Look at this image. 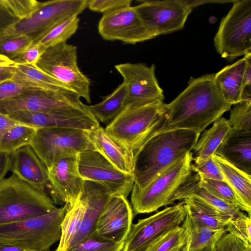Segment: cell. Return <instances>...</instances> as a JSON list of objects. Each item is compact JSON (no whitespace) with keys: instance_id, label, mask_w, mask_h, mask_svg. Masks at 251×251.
Returning <instances> with one entry per match:
<instances>
[{"instance_id":"obj_1","label":"cell","mask_w":251,"mask_h":251,"mask_svg":"<svg viewBox=\"0 0 251 251\" xmlns=\"http://www.w3.org/2000/svg\"><path fill=\"white\" fill-rule=\"evenodd\" d=\"M215 74L191 78L186 88L165 104V122L158 131L189 129L201 133L230 110L215 81Z\"/></svg>"},{"instance_id":"obj_2","label":"cell","mask_w":251,"mask_h":251,"mask_svg":"<svg viewBox=\"0 0 251 251\" xmlns=\"http://www.w3.org/2000/svg\"><path fill=\"white\" fill-rule=\"evenodd\" d=\"M200 133L189 129L157 131L133 153V187L143 189L192 151Z\"/></svg>"},{"instance_id":"obj_3","label":"cell","mask_w":251,"mask_h":251,"mask_svg":"<svg viewBox=\"0 0 251 251\" xmlns=\"http://www.w3.org/2000/svg\"><path fill=\"white\" fill-rule=\"evenodd\" d=\"M165 111L163 101L143 105H126L104 130L112 140L133 155L162 126Z\"/></svg>"},{"instance_id":"obj_4","label":"cell","mask_w":251,"mask_h":251,"mask_svg":"<svg viewBox=\"0 0 251 251\" xmlns=\"http://www.w3.org/2000/svg\"><path fill=\"white\" fill-rule=\"evenodd\" d=\"M67 204L47 214L0 224V245H11L35 251H49L59 241Z\"/></svg>"},{"instance_id":"obj_5","label":"cell","mask_w":251,"mask_h":251,"mask_svg":"<svg viewBox=\"0 0 251 251\" xmlns=\"http://www.w3.org/2000/svg\"><path fill=\"white\" fill-rule=\"evenodd\" d=\"M57 208L45 191L34 188L14 174L0 182V224L43 215Z\"/></svg>"},{"instance_id":"obj_6","label":"cell","mask_w":251,"mask_h":251,"mask_svg":"<svg viewBox=\"0 0 251 251\" xmlns=\"http://www.w3.org/2000/svg\"><path fill=\"white\" fill-rule=\"evenodd\" d=\"M192 152L187 153L143 189L133 187L131 201L133 216L150 213L172 204L175 194L193 172Z\"/></svg>"},{"instance_id":"obj_7","label":"cell","mask_w":251,"mask_h":251,"mask_svg":"<svg viewBox=\"0 0 251 251\" xmlns=\"http://www.w3.org/2000/svg\"><path fill=\"white\" fill-rule=\"evenodd\" d=\"M88 0H53L42 2L30 17L13 21L0 30V41L27 36L33 42L66 18L78 15L87 7Z\"/></svg>"},{"instance_id":"obj_8","label":"cell","mask_w":251,"mask_h":251,"mask_svg":"<svg viewBox=\"0 0 251 251\" xmlns=\"http://www.w3.org/2000/svg\"><path fill=\"white\" fill-rule=\"evenodd\" d=\"M217 52L229 61L251 53V0H236L222 19L214 39Z\"/></svg>"},{"instance_id":"obj_9","label":"cell","mask_w":251,"mask_h":251,"mask_svg":"<svg viewBox=\"0 0 251 251\" xmlns=\"http://www.w3.org/2000/svg\"><path fill=\"white\" fill-rule=\"evenodd\" d=\"M36 66L90 102L91 81L78 68L75 46L63 42L47 49Z\"/></svg>"},{"instance_id":"obj_10","label":"cell","mask_w":251,"mask_h":251,"mask_svg":"<svg viewBox=\"0 0 251 251\" xmlns=\"http://www.w3.org/2000/svg\"><path fill=\"white\" fill-rule=\"evenodd\" d=\"M82 130L64 128H37L30 144L47 169L65 157L94 150Z\"/></svg>"},{"instance_id":"obj_11","label":"cell","mask_w":251,"mask_h":251,"mask_svg":"<svg viewBox=\"0 0 251 251\" xmlns=\"http://www.w3.org/2000/svg\"><path fill=\"white\" fill-rule=\"evenodd\" d=\"M74 91L37 89L0 101V113L9 115L20 111L59 113L89 111Z\"/></svg>"},{"instance_id":"obj_12","label":"cell","mask_w":251,"mask_h":251,"mask_svg":"<svg viewBox=\"0 0 251 251\" xmlns=\"http://www.w3.org/2000/svg\"><path fill=\"white\" fill-rule=\"evenodd\" d=\"M77 165L83 180L100 184L111 196L127 198L132 190L134 176L121 171L96 150H88L79 153Z\"/></svg>"},{"instance_id":"obj_13","label":"cell","mask_w":251,"mask_h":251,"mask_svg":"<svg viewBox=\"0 0 251 251\" xmlns=\"http://www.w3.org/2000/svg\"><path fill=\"white\" fill-rule=\"evenodd\" d=\"M140 2L134 8L152 39L182 29L193 10L186 0Z\"/></svg>"},{"instance_id":"obj_14","label":"cell","mask_w":251,"mask_h":251,"mask_svg":"<svg viewBox=\"0 0 251 251\" xmlns=\"http://www.w3.org/2000/svg\"><path fill=\"white\" fill-rule=\"evenodd\" d=\"M186 216L182 201L139 220L132 224L122 251H145L164 234L181 226Z\"/></svg>"},{"instance_id":"obj_15","label":"cell","mask_w":251,"mask_h":251,"mask_svg":"<svg viewBox=\"0 0 251 251\" xmlns=\"http://www.w3.org/2000/svg\"><path fill=\"white\" fill-rule=\"evenodd\" d=\"M126 85V105H143L165 99L155 75V66L125 63L115 66Z\"/></svg>"},{"instance_id":"obj_16","label":"cell","mask_w":251,"mask_h":251,"mask_svg":"<svg viewBox=\"0 0 251 251\" xmlns=\"http://www.w3.org/2000/svg\"><path fill=\"white\" fill-rule=\"evenodd\" d=\"M98 31L105 40L129 44L152 39L134 7L131 5L104 13L98 24Z\"/></svg>"},{"instance_id":"obj_17","label":"cell","mask_w":251,"mask_h":251,"mask_svg":"<svg viewBox=\"0 0 251 251\" xmlns=\"http://www.w3.org/2000/svg\"><path fill=\"white\" fill-rule=\"evenodd\" d=\"M77 154L60 159L48 170L47 184L55 204H67L69 208L80 195L84 180L78 172Z\"/></svg>"},{"instance_id":"obj_18","label":"cell","mask_w":251,"mask_h":251,"mask_svg":"<svg viewBox=\"0 0 251 251\" xmlns=\"http://www.w3.org/2000/svg\"><path fill=\"white\" fill-rule=\"evenodd\" d=\"M133 217L132 209L127 198L111 196L98 218L94 232L109 240L125 242Z\"/></svg>"},{"instance_id":"obj_19","label":"cell","mask_w":251,"mask_h":251,"mask_svg":"<svg viewBox=\"0 0 251 251\" xmlns=\"http://www.w3.org/2000/svg\"><path fill=\"white\" fill-rule=\"evenodd\" d=\"M19 123L37 128H64L89 131L100 126L90 111L48 113L20 111L8 115Z\"/></svg>"},{"instance_id":"obj_20","label":"cell","mask_w":251,"mask_h":251,"mask_svg":"<svg viewBox=\"0 0 251 251\" xmlns=\"http://www.w3.org/2000/svg\"><path fill=\"white\" fill-rule=\"evenodd\" d=\"M10 170L24 181L45 191L48 182V171L30 145L11 154Z\"/></svg>"},{"instance_id":"obj_21","label":"cell","mask_w":251,"mask_h":251,"mask_svg":"<svg viewBox=\"0 0 251 251\" xmlns=\"http://www.w3.org/2000/svg\"><path fill=\"white\" fill-rule=\"evenodd\" d=\"M214 154L251 176V131L231 128Z\"/></svg>"},{"instance_id":"obj_22","label":"cell","mask_w":251,"mask_h":251,"mask_svg":"<svg viewBox=\"0 0 251 251\" xmlns=\"http://www.w3.org/2000/svg\"><path fill=\"white\" fill-rule=\"evenodd\" d=\"M80 196L86 201L87 207L83 222L72 247L94 232L98 218L111 196L103 186L86 180H84Z\"/></svg>"},{"instance_id":"obj_23","label":"cell","mask_w":251,"mask_h":251,"mask_svg":"<svg viewBox=\"0 0 251 251\" xmlns=\"http://www.w3.org/2000/svg\"><path fill=\"white\" fill-rule=\"evenodd\" d=\"M86 133L95 150L121 171L133 175V155L112 140L103 127L100 126Z\"/></svg>"},{"instance_id":"obj_24","label":"cell","mask_w":251,"mask_h":251,"mask_svg":"<svg viewBox=\"0 0 251 251\" xmlns=\"http://www.w3.org/2000/svg\"><path fill=\"white\" fill-rule=\"evenodd\" d=\"M246 65V57L227 65L215 74V81L222 96L228 103L237 104L241 101V90Z\"/></svg>"},{"instance_id":"obj_25","label":"cell","mask_w":251,"mask_h":251,"mask_svg":"<svg viewBox=\"0 0 251 251\" xmlns=\"http://www.w3.org/2000/svg\"><path fill=\"white\" fill-rule=\"evenodd\" d=\"M10 73L11 81L33 88L55 91H74L36 66L15 63L10 68Z\"/></svg>"},{"instance_id":"obj_26","label":"cell","mask_w":251,"mask_h":251,"mask_svg":"<svg viewBox=\"0 0 251 251\" xmlns=\"http://www.w3.org/2000/svg\"><path fill=\"white\" fill-rule=\"evenodd\" d=\"M185 235L183 251H198L211 245H215L226 233L225 228L209 227L186 215L181 224Z\"/></svg>"},{"instance_id":"obj_27","label":"cell","mask_w":251,"mask_h":251,"mask_svg":"<svg viewBox=\"0 0 251 251\" xmlns=\"http://www.w3.org/2000/svg\"><path fill=\"white\" fill-rule=\"evenodd\" d=\"M231 129L228 120L222 117L214 122L211 127L203 130L191 151L194 163L213 156Z\"/></svg>"},{"instance_id":"obj_28","label":"cell","mask_w":251,"mask_h":251,"mask_svg":"<svg viewBox=\"0 0 251 251\" xmlns=\"http://www.w3.org/2000/svg\"><path fill=\"white\" fill-rule=\"evenodd\" d=\"M188 197L199 199L233 217L239 216L244 213L237 207L217 198L201 186L199 183V176L195 173H192L187 180L175 194L172 198V202L174 203L176 200H182Z\"/></svg>"},{"instance_id":"obj_29","label":"cell","mask_w":251,"mask_h":251,"mask_svg":"<svg viewBox=\"0 0 251 251\" xmlns=\"http://www.w3.org/2000/svg\"><path fill=\"white\" fill-rule=\"evenodd\" d=\"M186 215L213 229L225 228L233 217L196 198L182 200Z\"/></svg>"},{"instance_id":"obj_30","label":"cell","mask_w":251,"mask_h":251,"mask_svg":"<svg viewBox=\"0 0 251 251\" xmlns=\"http://www.w3.org/2000/svg\"><path fill=\"white\" fill-rule=\"evenodd\" d=\"M87 202L80 194L77 200L65 213L61 224L59 245L54 251H68L71 248L83 222Z\"/></svg>"},{"instance_id":"obj_31","label":"cell","mask_w":251,"mask_h":251,"mask_svg":"<svg viewBox=\"0 0 251 251\" xmlns=\"http://www.w3.org/2000/svg\"><path fill=\"white\" fill-rule=\"evenodd\" d=\"M224 180L233 189L243 203L251 208V176L236 168L228 162L213 154Z\"/></svg>"},{"instance_id":"obj_32","label":"cell","mask_w":251,"mask_h":251,"mask_svg":"<svg viewBox=\"0 0 251 251\" xmlns=\"http://www.w3.org/2000/svg\"><path fill=\"white\" fill-rule=\"evenodd\" d=\"M126 97V87L125 83L123 82L101 101L87 106L98 121L108 124L125 106Z\"/></svg>"},{"instance_id":"obj_33","label":"cell","mask_w":251,"mask_h":251,"mask_svg":"<svg viewBox=\"0 0 251 251\" xmlns=\"http://www.w3.org/2000/svg\"><path fill=\"white\" fill-rule=\"evenodd\" d=\"M37 128L19 123L8 129L0 142V152L9 154L25 146L30 145Z\"/></svg>"},{"instance_id":"obj_34","label":"cell","mask_w":251,"mask_h":251,"mask_svg":"<svg viewBox=\"0 0 251 251\" xmlns=\"http://www.w3.org/2000/svg\"><path fill=\"white\" fill-rule=\"evenodd\" d=\"M79 18L77 15L70 16L58 24L43 36L33 43L47 49L58 44L66 42L78 29Z\"/></svg>"},{"instance_id":"obj_35","label":"cell","mask_w":251,"mask_h":251,"mask_svg":"<svg viewBox=\"0 0 251 251\" xmlns=\"http://www.w3.org/2000/svg\"><path fill=\"white\" fill-rule=\"evenodd\" d=\"M199 183L213 195L242 211L247 212L248 216L251 217V208L243 203L233 189L225 180L206 179L199 176Z\"/></svg>"},{"instance_id":"obj_36","label":"cell","mask_w":251,"mask_h":251,"mask_svg":"<svg viewBox=\"0 0 251 251\" xmlns=\"http://www.w3.org/2000/svg\"><path fill=\"white\" fill-rule=\"evenodd\" d=\"M185 245V235L181 225L160 236L145 251H183Z\"/></svg>"},{"instance_id":"obj_37","label":"cell","mask_w":251,"mask_h":251,"mask_svg":"<svg viewBox=\"0 0 251 251\" xmlns=\"http://www.w3.org/2000/svg\"><path fill=\"white\" fill-rule=\"evenodd\" d=\"M42 2L36 0H0V10L14 21H19L30 17Z\"/></svg>"},{"instance_id":"obj_38","label":"cell","mask_w":251,"mask_h":251,"mask_svg":"<svg viewBox=\"0 0 251 251\" xmlns=\"http://www.w3.org/2000/svg\"><path fill=\"white\" fill-rule=\"evenodd\" d=\"M124 244L125 242L109 240L93 232L68 251H122Z\"/></svg>"},{"instance_id":"obj_39","label":"cell","mask_w":251,"mask_h":251,"mask_svg":"<svg viewBox=\"0 0 251 251\" xmlns=\"http://www.w3.org/2000/svg\"><path fill=\"white\" fill-rule=\"evenodd\" d=\"M228 122L236 131H251V102L235 104L231 110Z\"/></svg>"},{"instance_id":"obj_40","label":"cell","mask_w":251,"mask_h":251,"mask_svg":"<svg viewBox=\"0 0 251 251\" xmlns=\"http://www.w3.org/2000/svg\"><path fill=\"white\" fill-rule=\"evenodd\" d=\"M226 230L247 246H251V219L246 213L232 218L226 226Z\"/></svg>"},{"instance_id":"obj_41","label":"cell","mask_w":251,"mask_h":251,"mask_svg":"<svg viewBox=\"0 0 251 251\" xmlns=\"http://www.w3.org/2000/svg\"><path fill=\"white\" fill-rule=\"evenodd\" d=\"M33 40L25 36L8 39L0 41V54L12 59L17 55L29 47Z\"/></svg>"},{"instance_id":"obj_42","label":"cell","mask_w":251,"mask_h":251,"mask_svg":"<svg viewBox=\"0 0 251 251\" xmlns=\"http://www.w3.org/2000/svg\"><path fill=\"white\" fill-rule=\"evenodd\" d=\"M193 172L200 177L214 180H224L222 172L213 156L199 163H192Z\"/></svg>"},{"instance_id":"obj_43","label":"cell","mask_w":251,"mask_h":251,"mask_svg":"<svg viewBox=\"0 0 251 251\" xmlns=\"http://www.w3.org/2000/svg\"><path fill=\"white\" fill-rule=\"evenodd\" d=\"M46 50L38 44L32 43L29 47L11 60L15 63L36 66Z\"/></svg>"},{"instance_id":"obj_44","label":"cell","mask_w":251,"mask_h":251,"mask_svg":"<svg viewBox=\"0 0 251 251\" xmlns=\"http://www.w3.org/2000/svg\"><path fill=\"white\" fill-rule=\"evenodd\" d=\"M37 88L24 84L8 81L0 84V101L8 100Z\"/></svg>"},{"instance_id":"obj_45","label":"cell","mask_w":251,"mask_h":251,"mask_svg":"<svg viewBox=\"0 0 251 251\" xmlns=\"http://www.w3.org/2000/svg\"><path fill=\"white\" fill-rule=\"evenodd\" d=\"M132 0H88L87 7L91 10L103 14L114 9L129 6Z\"/></svg>"},{"instance_id":"obj_46","label":"cell","mask_w":251,"mask_h":251,"mask_svg":"<svg viewBox=\"0 0 251 251\" xmlns=\"http://www.w3.org/2000/svg\"><path fill=\"white\" fill-rule=\"evenodd\" d=\"M248 246H250L227 232L216 244L217 251H246Z\"/></svg>"},{"instance_id":"obj_47","label":"cell","mask_w":251,"mask_h":251,"mask_svg":"<svg viewBox=\"0 0 251 251\" xmlns=\"http://www.w3.org/2000/svg\"><path fill=\"white\" fill-rule=\"evenodd\" d=\"M245 55L246 65L242 82L241 102H251V53Z\"/></svg>"},{"instance_id":"obj_48","label":"cell","mask_w":251,"mask_h":251,"mask_svg":"<svg viewBox=\"0 0 251 251\" xmlns=\"http://www.w3.org/2000/svg\"><path fill=\"white\" fill-rule=\"evenodd\" d=\"M11 154L0 152V182L10 169Z\"/></svg>"},{"instance_id":"obj_49","label":"cell","mask_w":251,"mask_h":251,"mask_svg":"<svg viewBox=\"0 0 251 251\" xmlns=\"http://www.w3.org/2000/svg\"><path fill=\"white\" fill-rule=\"evenodd\" d=\"M19 123L8 115L0 113V142L3 135L8 129Z\"/></svg>"},{"instance_id":"obj_50","label":"cell","mask_w":251,"mask_h":251,"mask_svg":"<svg viewBox=\"0 0 251 251\" xmlns=\"http://www.w3.org/2000/svg\"><path fill=\"white\" fill-rule=\"evenodd\" d=\"M235 0H186L188 5L192 8H194L199 5L206 4L207 3H225V2H232L233 3Z\"/></svg>"},{"instance_id":"obj_51","label":"cell","mask_w":251,"mask_h":251,"mask_svg":"<svg viewBox=\"0 0 251 251\" xmlns=\"http://www.w3.org/2000/svg\"><path fill=\"white\" fill-rule=\"evenodd\" d=\"M0 251H35L11 245H0Z\"/></svg>"},{"instance_id":"obj_52","label":"cell","mask_w":251,"mask_h":251,"mask_svg":"<svg viewBox=\"0 0 251 251\" xmlns=\"http://www.w3.org/2000/svg\"><path fill=\"white\" fill-rule=\"evenodd\" d=\"M14 62L5 55L0 54V67H8L13 66Z\"/></svg>"},{"instance_id":"obj_53","label":"cell","mask_w":251,"mask_h":251,"mask_svg":"<svg viewBox=\"0 0 251 251\" xmlns=\"http://www.w3.org/2000/svg\"><path fill=\"white\" fill-rule=\"evenodd\" d=\"M10 68L5 72L0 73V84L8 81H11Z\"/></svg>"},{"instance_id":"obj_54","label":"cell","mask_w":251,"mask_h":251,"mask_svg":"<svg viewBox=\"0 0 251 251\" xmlns=\"http://www.w3.org/2000/svg\"><path fill=\"white\" fill-rule=\"evenodd\" d=\"M198 251H217L216 245H211L208 247H206L202 249L199 250Z\"/></svg>"},{"instance_id":"obj_55","label":"cell","mask_w":251,"mask_h":251,"mask_svg":"<svg viewBox=\"0 0 251 251\" xmlns=\"http://www.w3.org/2000/svg\"><path fill=\"white\" fill-rule=\"evenodd\" d=\"M246 251H251V246L248 247Z\"/></svg>"},{"instance_id":"obj_56","label":"cell","mask_w":251,"mask_h":251,"mask_svg":"<svg viewBox=\"0 0 251 251\" xmlns=\"http://www.w3.org/2000/svg\"><path fill=\"white\" fill-rule=\"evenodd\" d=\"M0 28H1L0 27Z\"/></svg>"}]
</instances>
